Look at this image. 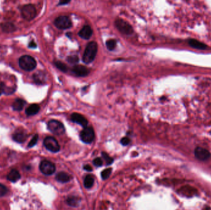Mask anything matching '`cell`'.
I'll use <instances>...</instances> for the list:
<instances>
[{"label": "cell", "instance_id": "6da1fadb", "mask_svg": "<svg viewBox=\"0 0 211 210\" xmlns=\"http://www.w3.org/2000/svg\"><path fill=\"white\" fill-rule=\"evenodd\" d=\"M98 51V45L96 43L92 41L89 43L83 53V61L85 64H88L92 62L96 55Z\"/></svg>", "mask_w": 211, "mask_h": 210}, {"label": "cell", "instance_id": "7a4b0ae2", "mask_svg": "<svg viewBox=\"0 0 211 210\" xmlns=\"http://www.w3.org/2000/svg\"><path fill=\"white\" fill-rule=\"evenodd\" d=\"M20 67L26 71H32L37 67L35 59L30 55H25L20 57L19 60Z\"/></svg>", "mask_w": 211, "mask_h": 210}, {"label": "cell", "instance_id": "3957f363", "mask_svg": "<svg viewBox=\"0 0 211 210\" xmlns=\"http://www.w3.org/2000/svg\"><path fill=\"white\" fill-rule=\"evenodd\" d=\"M48 129L54 134L60 136L65 132L64 125L56 120H52L48 123Z\"/></svg>", "mask_w": 211, "mask_h": 210}, {"label": "cell", "instance_id": "277c9868", "mask_svg": "<svg viewBox=\"0 0 211 210\" xmlns=\"http://www.w3.org/2000/svg\"><path fill=\"white\" fill-rule=\"evenodd\" d=\"M115 26L119 31L124 35H130L133 32L132 26L123 19H118L115 21Z\"/></svg>", "mask_w": 211, "mask_h": 210}, {"label": "cell", "instance_id": "5b68a950", "mask_svg": "<svg viewBox=\"0 0 211 210\" xmlns=\"http://www.w3.org/2000/svg\"><path fill=\"white\" fill-rule=\"evenodd\" d=\"M22 17L28 21L33 20L37 16V11L32 4H27L21 9Z\"/></svg>", "mask_w": 211, "mask_h": 210}, {"label": "cell", "instance_id": "8992f818", "mask_svg": "<svg viewBox=\"0 0 211 210\" xmlns=\"http://www.w3.org/2000/svg\"><path fill=\"white\" fill-rule=\"evenodd\" d=\"M95 131L91 127H86L81 131L80 134L82 142L86 144L91 143L95 139Z\"/></svg>", "mask_w": 211, "mask_h": 210}, {"label": "cell", "instance_id": "52a82bcc", "mask_svg": "<svg viewBox=\"0 0 211 210\" xmlns=\"http://www.w3.org/2000/svg\"><path fill=\"white\" fill-rule=\"evenodd\" d=\"M43 144L47 150L53 153H56L60 150V146L53 137H47L44 140Z\"/></svg>", "mask_w": 211, "mask_h": 210}, {"label": "cell", "instance_id": "ba28073f", "mask_svg": "<svg viewBox=\"0 0 211 210\" xmlns=\"http://www.w3.org/2000/svg\"><path fill=\"white\" fill-rule=\"evenodd\" d=\"M40 169L43 174L50 176L55 172L56 166L52 161L48 160H43L40 165Z\"/></svg>", "mask_w": 211, "mask_h": 210}, {"label": "cell", "instance_id": "9c48e42d", "mask_svg": "<svg viewBox=\"0 0 211 210\" xmlns=\"http://www.w3.org/2000/svg\"><path fill=\"white\" fill-rule=\"evenodd\" d=\"M54 25L59 29L66 30L72 26V22L67 16H61L56 19Z\"/></svg>", "mask_w": 211, "mask_h": 210}, {"label": "cell", "instance_id": "30bf717a", "mask_svg": "<svg viewBox=\"0 0 211 210\" xmlns=\"http://www.w3.org/2000/svg\"><path fill=\"white\" fill-rule=\"evenodd\" d=\"M194 155L200 161H206L211 157V153L206 149L203 147H196L194 150Z\"/></svg>", "mask_w": 211, "mask_h": 210}, {"label": "cell", "instance_id": "8fae6325", "mask_svg": "<svg viewBox=\"0 0 211 210\" xmlns=\"http://www.w3.org/2000/svg\"><path fill=\"white\" fill-rule=\"evenodd\" d=\"M72 72L77 77H86L88 75L90 71L88 68L83 65H76L72 68Z\"/></svg>", "mask_w": 211, "mask_h": 210}, {"label": "cell", "instance_id": "7c38bea8", "mask_svg": "<svg viewBox=\"0 0 211 210\" xmlns=\"http://www.w3.org/2000/svg\"><path fill=\"white\" fill-rule=\"evenodd\" d=\"M71 120L73 122L79 124L83 126V128L87 127L88 121L87 120L81 115L78 113H74L71 115Z\"/></svg>", "mask_w": 211, "mask_h": 210}, {"label": "cell", "instance_id": "4fadbf2b", "mask_svg": "<svg viewBox=\"0 0 211 210\" xmlns=\"http://www.w3.org/2000/svg\"><path fill=\"white\" fill-rule=\"evenodd\" d=\"M93 33V30L89 26H83L79 33L80 36L85 40H88L90 38Z\"/></svg>", "mask_w": 211, "mask_h": 210}, {"label": "cell", "instance_id": "5bb4252c", "mask_svg": "<svg viewBox=\"0 0 211 210\" xmlns=\"http://www.w3.org/2000/svg\"><path fill=\"white\" fill-rule=\"evenodd\" d=\"M188 43L190 46H191L193 48L195 49H198V50H205L207 48V46L200 42L199 41L196 40L194 39H191L189 40Z\"/></svg>", "mask_w": 211, "mask_h": 210}, {"label": "cell", "instance_id": "9a60e30c", "mask_svg": "<svg viewBox=\"0 0 211 210\" xmlns=\"http://www.w3.org/2000/svg\"><path fill=\"white\" fill-rule=\"evenodd\" d=\"M56 179L57 181L61 183H66L71 181L70 176L64 172H60L57 174L56 176Z\"/></svg>", "mask_w": 211, "mask_h": 210}, {"label": "cell", "instance_id": "2e32d148", "mask_svg": "<svg viewBox=\"0 0 211 210\" xmlns=\"http://www.w3.org/2000/svg\"><path fill=\"white\" fill-rule=\"evenodd\" d=\"M7 179L11 182L16 183L21 179V174L17 170L13 169L7 174Z\"/></svg>", "mask_w": 211, "mask_h": 210}, {"label": "cell", "instance_id": "e0dca14e", "mask_svg": "<svg viewBox=\"0 0 211 210\" xmlns=\"http://www.w3.org/2000/svg\"><path fill=\"white\" fill-rule=\"evenodd\" d=\"M27 136L26 134L24 132H17L14 134L12 136V138L14 141L18 143H23L26 141Z\"/></svg>", "mask_w": 211, "mask_h": 210}, {"label": "cell", "instance_id": "ac0fdd59", "mask_svg": "<svg viewBox=\"0 0 211 210\" xmlns=\"http://www.w3.org/2000/svg\"><path fill=\"white\" fill-rule=\"evenodd\" d=\"M40 110V106L38 104H32L26 110V113L27 115L32 116L37 114Z\"/></svg>", "mask_w": 211, "mask_h": 210}, {"label": "cell", "instance_id": "d6986e66", "mask_svg": "<svg viewBox=\"0 0 211 210\" xmlns=\"http://www.w3.org/2000/svg\"><path fill=\"white\" fill-rule=\"evenodd\" d=\"M26 102L21 99H17L12 104V108L16 111H21L25 106Z\"/></svg>", "mask_w": 211, "mask_h": 210}, {"label": "cell", "instance_id": "ffe728a7", "mask_svg": "<svg viewBox=\"0 0 211 210\" xmlns=\"http://www.w3.org/2000/svg\"><path fill=\"white\" fill-rule=\"evenodd\" d=\"M95 182L94 178L91 175H88L85 178L83 184L85 188L86 189H90L93 187Z\"/></svg>", "mask_w": 211, "mask_h": 210}, {"label": "cell", "instance_id": "44dd1931", "mask_svg": "<svg viewBox=\"0 0 211 210\" xmlns=\"http://www.w3.org/2000/svg\"><path fill=\"white\" fill-rule=\"evenodd\" d=\"M80 199L76 197H70L67 199V203L69 205L76 207L79 205Z\"/></svg>", "mask_w": 211, "mask_h": 210}, {"label": "cell", "instance_id": "7402d4cb", "mask_svg": "<svg viewBox=\"0 0 211 210\" xmlns=\"http://www.w3.org/2000/svg\"><path fill=\"white\" fill-rule=\"evenodd\" d=\"M116 41L114 39H110L108 40L106 42V46L107 48V50H109V51H112L114 50V48L116 46Z\"/></svg>", "mask_w": 211, "mask_h": 210}, {"label": "cell", "instance_id": "603a6c76", "mask_svg": "<svg viewBox=\"0 0 211 210\" xmlns=\"http://www.w3.org/2000/svg\"><path fill=\"white\" fill-rule=\"evenodd\" d=\"M55 65L58 69H59L60 70H61L63 72H66L67 71V67L64 63H62L60 61L56 62Z\"/></svg>", "mask_w": 211, "mask_h": 210}, {"label": "cell", "instance_id": "cb8c5ba5", "mask_svg": "<svg viewBox=\"0 0 211 210\" xmlns=\"http://www.w3.org/2000/svg\"><path fill=\"white\" fill-rule=\"evenodd\" d=\"M34 80L38 83H43L45 81V77L43 74H35L33 76Z\"/></svg>", "mask_w": 211, "mask_h": 210}, {"label": "cell", "instance_id": "d4e9b609", "mask_svg": "<svg viewBox=\"0 0 211 210\" xmlns=\"http://www.w3.org/2000/svg\"><path fill=\"white\" fill-rule=\"evenodd\" d=\"M112 172V168H107L104 169L102 172H101V178L105 180L107 179L110 175Z\"/></svg>", "mask_w": 211, "mask_h": 210}, {"label": "cell", "instance_id": "484cf974", "mask_svg": "<svg viewBox=\"0 0 211 210\" xmlns=\"http://www.w3.org/2000/svg\"><path fill=\"white\" fill-rule=\"evenodd\" d=\"M67 61L68 62H69L70 64H77L79 60V58L77 55H70L67 57Z\"/></svg>", "mask_w": 211, "mask_h": 210}, {"label": "cell", "instance_id": "4316f807", "mask_svg": "<svg viewBox=\"0 0 211 210\" xmlns=\"http://www.w3.org/2000/svg\"><path fill=\"white\" fill-rule=\"evenodd\" d=\"M102 156H103V157L104 158V160H105L106 163L107 165H111L113 163V161H114L113 158L110 157H109V155L107 153L103 152L102 153Z\"/></svg>", "mask_w": 211, "mask_h": 210}, {"label": "cell", "instance_id": "83f0119b", "mask_svg": "<svg viewBox=\"0 0 211 210\" xmlns=\"http://www.w3.org/2000/svg\"><path fill=\"white\" fill-rule=\"evenodd\" d=\"M38 139V134L35 135L33 137V138L32 139V140L30 141V142H29L28 146V147H33L37 143Z\"/></svg>", "mask_w": 211, "mask_h": 210}, {"label": "cell", "instance_id": "f1b7e54d", "mask_svg": "<svg viewBox=\"0 0 211 210\" xmlns=\"http://www.w3.org/2000/svg\"><path fill=\"white\" fill-rule=\"evenodd\" d=\"M93 164H94L95 166H98V167H100V166H101L103 165V160H102L101 158H96L94 159V160H93Z\"/></svg>", "mask_w": 211, "mask_h": 210}, {"label": "cell", "instance_id": "f546056e", "mask_svg": "<svg viewBox=\"0 0 211 210\" xmlns=\"http://www.w3.org/2000/svg\"><path fill=\"white\" fill-rule=\"evenodd\" d=\"M7 192V189L6 186L2 184H0V197H3Z\"/></svg>", "mask_w": 211, "mask_h": 210}, {"label": "cell", "instance_id": "4dcf8cb0", "mask_svg": "<svg viewBox=\"0 0 211 210\" xmlns=\"http://www.w3.org/2000/svg\"><path fill=\"white\" fill-rule=\"evenodd\" d=\"M4 30L7 31V32H11L12 31L14 30V26L12 24H5L4 26Z\"/></svg>", "mask_w": 211, "mask_h": 210}, {"label": "cell", "instance_id": "1f68e13d", "mask_svg": "<svg viewBox=\"0 0 211 210\" xmlns=\"http://www.w3.org/2000/svg\"><path fill=\"white\" fill-rule=\"evenodd\" d=\"M130 139L127 137H123L121 141H120V143L123 145V146H127L130 144Z\"/></svg>", "mask_w": 211, "mask_h": 210}, {"label": "cell", "instance_id": "d6a6232c", "mask_svg": "<svg viewBox=\"0 0 211 210\" xmlns=\"http://www.w3.org/2000/svg\"><path fill=\"white\" fill-rule=\"evenodd\" d=\"M83 169H84L85 170H86V171H91L93 170V168H92V167H91V166H90V165H88L84 166V167H83Z\"/></svg>", "mask_w": 211, "mask_h": 210}, {"label": "cell", "instance_id": "836d02e7", "mask_svg": "<svg viewBox=\"0 0 211 210\" xmlns=\"http://www.w3.org/2000/svg\"><path fill=\"white\" fill-rule=\"evenodd\" d=\"M30 48H35L37 47V45L36 43L34 42V41H32L30 44H29V46H28Z\"/></svg>", "mask_w": 211, "mask_h": 210}, {"label": "cell", "instance_id": "e575fe53", "mask_svg": "<svg viewBox=\"0 0 211 210\" xmlns=\"http://www.w3.org/2000/svg\"><path fill=\"white\" fill-rule=\"evenodd\" d=\"M69 2H70L69 1H61L59 2V5H63V4H68Z\"/></svg>", "mask_w": 211, "mask_h": 210}, {"label": "cell", "instance_id": "d590c367", "mask_svg": "<svg viewBox=\"0 0 211 210\" xmlns=\"http://www.w3.org/2000/svg\"><path fill=\"white\" fill-rule=\"evenodd\" d=\"M2 92V88H1V86L0 85V96L1 95V93Z\"/></svg>", "mask_w": 211, "mask_h": 210}]
</instances>
